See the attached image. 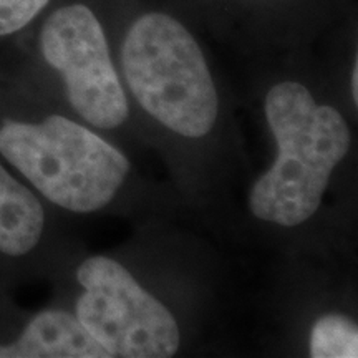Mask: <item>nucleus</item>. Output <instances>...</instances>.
I'll list each match as a JSON object with an SVG mask.
<instances>
[{
  "instance_id": "obj_10",
  "label": "nucleus",
  "mask_w": 358,
  "mask_h": 358,
  "mask_svg": "<svg viewBox=\"0 0 358 358\" xmlns=\"http://www.w3.org/2000/svg\"><path fill=\"white\" fill-rule=\"evenodd\" d=\"M350 95L353 105H358V60L353 62L352 73H350Z\"/></svg>"
},
{
  "instance_id": "obj_8",
  "label": "nucleus",
  "mask_w": 358,
  "mask_h": 358,
  "mask_svg": "<svg viewBox=\"0 0 358 358\" xmlns=\"http://www.w3.org/2000/svg\"><path fill=\"white\" fill-rule=\"evenodd\" d=\"M308 352L313 358H357V324L338 312L319 317L310 330Z\"/></svg>"
},
{
  "instance_id": "obj_7",
  "label": "nucleus",
  "mask_w": 358,
  "mask_h": 358,
  "mask_svg": "<svg viewBox=\"0 0 358 358\" xmlns=\"http://www.w3.org/2000/svg\"><path fill=\"white\" fill-rule=\"evenodd\" d=\"M43 227L45 211L37 196L0 164V252L25 256L38 244Z\"/></svg>"
},
{
  "instance_id": "obj_2",
  "label": "nucleus",
  "mask_w": 358,
  "mask_h": 358,
  "mask_svg": "<svg viewBox=\"0 0 358 358\" xmlns=\"http://www.w3.org/2000/svg\"><path fill=\"white\" fill-rule=\"evenodd\" d=\"M128 88L138 105L169 131L203 138L214 128L219 95L199 43L163 12L138 17L122 47Z\"/></svg>"
},
{
  "instance_id": "obj_6",
  "label": "nucleus",
  "mask_w": 358,
  "mask_h": 358,
  "mask_svg": "<svg viewBox=\"0 0 358 358\" xmlns=\"http://www.w3.org/2000/svg\"><path fill=\"white\" fill-rule=\"evenodd\" d=\"M0 358H110L75 313H37L15 342L0 345Z\"/></svg>"
},
{
  "instance_id": "obj_1",
  "label": "nucleus",
  "mask_w": 358,
  "mask_h": 358,
  "mask_svg": "<svg viewBox=\"0 0 358 358\" xmlns=\"http://www.w3.org/2000/svg\"><path fill=\"white\" fill-rule=\"evenodd\" d=\"M266 118L277 158L249 192L254 217L295 227L319 211L330 178L345 159L352 133L342 113L320 105L306 85L280 82L268 90Z\"/></svg>"
},
{
  "instance_id": "obj_3",
  "label": "nucleus",
  "mask_w": 358,
  "mask_h": 358,
  "mask_svg": "<svg viewBox=\"0 0 358 358\" xmlns=\"http://www.w3.org/2000/svg\"><path fill=\"white\" fill-rule=\"evenodd\" d=\"M0 153L58 208L95 213L115 199L129 161L95 131L60 115L0 127Z\"/></svg>"
},
{
  "instance_id": "obj_9",
  "label": "nucleus",
  "mask_w": 358,
  "mask_h": 358,
  "mask_svg": "<svg viewBox=\"0 0 358 358\" xmlns=\"http://www.w3.org/2000/svg\"><path fill=\"white\" fill-rule=\"evenodd\" d=\"M50 0H0V37L29 25Z\"/></svg>"
},
{
  "instance_id": "obj_5",
  "label": "nucleus",
  "mask_w": 358,
  "mask_h": 358,
  "mask_svg": "<svg viewBox=\"0 0 358 358\" xmlns=\"http://www.w3.org/2000/svg\"><path fill=\"white\" fill-rule=\"evenodd\" d=\"M40 50L45 62L62 75L71 108L85 122L101 129L127 122V93L100 20L87 6L73 3L53 12L42 29Z\"/></svg>"
},
{
  "instance_id": "obj_4",
  "label": "nucleus",
  "mask_w": 358,
  "mask_h": 358,
  "mask_svg": "<svg viewBox=\"0 0 358 358\" xmlns=\"http://www.w3.org/2000/svg\"><path fill=\"white\" fill-rule=\"evenodd\" d=\"M75 315L110 358H169L181 334L173 313L140 285L127 267L106 256L80 264Z\"/></svg>"
}]
</instances>
